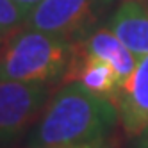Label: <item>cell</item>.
I'll use <instances>...</instances> for the list:
<instances>
[{"label":"cell","instance_id":"obj_1","mask_svg":"<svg viewBox=\"0 0 148 148\" xmlns=\"http://www.w3.org/2000/svg\"><path fill=\"white\" fill-rule=\"evenodd\" d=\"M120 123L112 98L70 80L52 93L39 120L30 129L27 148H54L111 139Z\"/></svg>","mask_w":148,"mask_h":148},{"label":"cell","instance_id":"obj_2","mask_svg":"<svg viewBox=\"0 0 148 148\" xmlns=\"http://www.w3.org/2000/svg\"><path fill=\"white\" fill-rule=\"evenodd\" d=\"M75 52V43L64 36L22 27L0 47V80L64 82Z\"/></svg>","mask_w":148,"mask_h":148},{"label":"cell","instance_id":"obj_3","mask_svg":"<svg viewBox=\"0 0 148 148\" xmlns=\"http://www.w3.org/2000/svg\"><path fill=\"white\" fill-rule=\"evenodd\" d=\"M50 97L48 84L0 80V148H13L30 132Z\"/></svg>","mask_w":148,"mask_h":148},{"label":"cell","instance_id":"obj_4","mask_svg":"<svg viewBox=\"0 0 148 148\" xmlns=\"http://www.w3.org/2000/svg\"><path fill=\"white\" fill-rule=\"evenodd\" d=\"M103 4L105 0H41L27 13L23 27L64 36L77 43L98 27Z\"/></svg>","mask_w":148,"mask_h":148},{"label":"cell","instance_id":"obj_5","mask_svg":"<svg viewBox=\"0 0 148 148\" xmlns=\"http://www.w3.org/2000/svg\"><path fill=\"white\" fill-rule=\"evenodd\" d=\"M114 102L120 125L129 139L148 127V54L137 57L132 75L123 82Z\"/></svg>","mask_w":148,"mask_h":148},{"label":"cell","instance_id":"obj_6","mask_svg":"<svg viewBox=\"0 0 148 148\" xmlns=\"http://www.w3.org/2000/svg\"><path fill=\"white\" fill-rule=\"evenodd\" d=\"M75 48L80 54L93 56L109 62L114 68L116 75H118L120 88L132 75V71L137 64V57L121 43L118 36L107 25H98L93 30H89L82 39H79L75 43Z\"/></svg>","mask_w":148,"mask_h":148},{"label":"cell","instance_id":"obj_7","mask_svg":"<svg viewBox=\"0 0 148 148\" xmlns=\"http://www.w3.org/2000/svg\"><path fill=\"white\" fill-rule=\"evenodd\" d=\"M107 27L136 57L148 54V5L141 0H123L111 13Z\"/></svg>","mask_w":148,"mask_h":148},{"label":"cell","instance_id":"obj_8","mask_svg":"<svg viewBox=\"0 0 148 148\" xmlns=\"http://www.w3.org/2000/svg\"><path fill=\"white\" fill-rule=\"evenodd\" d=\"M70 80H77L89 91L112 100L120 91L118 75L109 62L93 56L80 54V52H75V57H73L71 66L66 73L64 82Z\"/></svg>","mask_w":148,"mask_h":148},{"label":"cell","instance_id":"obj_9","mask_svg":"<svg viewBox=\"0 0 148 148\" xmlns=\"http://www.w3.org/2000/svg\"><path fill=\"white\" fill-rule=\"evenodd\" d=\"M27 13L14 0H0V41H4L25 25Z\"/></svg>","mask_w":148,"mask_h":148},{"label":"cell","instance_id":"obj_10","mask_svg":"<svg viewBox=\"0 0 148 148\" xmlns=\"http://www.w3.org/2000/svg\"><path fill=\"white\" fill-rule=\"evenodd\" d=\"M127 148H148V127L143 132H139L137 136L130 137V139H129V146H127Z\"/></svg>","mask_w":148,"mask_h":148},{"label":"cell","instance_id":"obj_11","mask_svg":"<svg viewBox=\"0 0 148 148\" xmlns=\"http://www.w3.org/2000/svg\"><path fill=\"white\" fill-rule=\"evenodd\" d=\"M54 148H116L111 139L97 141V143H84V145H68V146H54Z\"/></svg>","mask_w":148,"mask_h":148},{"label":"cell","instance_id":"obj_12","mask_svg":"<svg viewBox=\"0 0 148 148\" xmlns=\"http://www.w3.org/2000/svg\"><path fill=\"white\" fill-rule=\"evenodd\" d=\"M14 2H16L20 7L23 9L25 13H29L30 9H32V7L36 5V4H39V2H41V0H14Z\"/></svg>","mask_w":148,"mask_h":148},{"label":"cell","instance_id":"obj_13","mask_svg":"<svg viewBox=\"0 0 148 148\" xmlns=\"http://www.w3.org/2000/svg\"><path fill=\"white\" fill-rule=\"evenodd\" d=\"M0 47H2V41H0Z\"/></svg>","mask_w":148,"mask_h":148},{"label":"cell","instance_id":"obj_14","mask_svg":"<svg viewBox=\"0 0 148 148\" xmlns=\"http://www.w3.org/2000/svg\"><path fill=\"white\" fill-rule=\"evenodd\" d=\"M146 5H148V0H146Z\"/></svg>","mask_w":148,"mask_h":148}]
</instances>
